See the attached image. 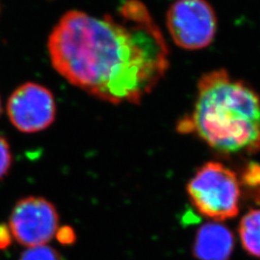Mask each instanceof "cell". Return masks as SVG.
<instances>
[{
  "instance_id": "7a4b0ae2",
  "label": "cell",
  "mask_w": 260,
  "mask_h": 260,
  "mask_svg": "<svg viewBox=\"0 0 260 260\" xmlns=\"http://www.w3.org/2000/svg\"><path fill=\"white\" fill-rule=\"evenodd\" d=\"M177 130L195 133L219 152H259L260 93L223 69L206 73L198 83L194 110Z\"/></svg>"
},
{
  "instance_id": "8992f818",
  "label": "cell",
  "mask_w": 260,
  "mask_h": 260,
  "mask_svg": "<svg viewBox=\"0 0 260 260\" xmlns=\"http://www.w3.org/2000/svg\"><path fill=\"white\" fill-rule=\"evenodd\" d=\"M7 113L12 124L23 133L46 129L55 121L56 103L47 88L28 82L11 94Z\"/></svg>"
},
{
  "instance_id": "52a82bcc",
  "label": "cell",
  "mask_w": 260,
  "mask_h": 260,
  "mask_svg": "<svg viewBox=\"0 0 260 260\" xmlns=\"http://www.w3.org/2000/svg\"><path fill=\"white\" fill-rule=\"evenodd\" d=\"M234 237L226 226L206 223L197 233L194 253L200 260H229L233 251Z\"/></svg>"
},
{
  "instance_id": "5b68a950",
  "label": "cell",
  "mask_w": 260,
  "mask_h": 260,
  "mask_svg": "<svg viewBox=\"0 0 260 260\" xmlns=\"http://www.w3.org/2000/svg\"><path fill=\"white\" fill-rule=\"evenodd\" d=\"M9 228L20 245L33 248L47 245L59 228L55 206L41 197H26L14 206L10 215Z\"/></svg>"
},
{
  "instance_id": "9c48e42d",
  "label": "cell",
  "mask_w": 260,
  "mask_h": 260,
  "mask_svg": "<svg viewBox=\"0 0 260 260\" xmlns=\"http://www.w3.org/2000/svg\"><path fill=\"white\" fill-rule=\"evenodd\" d=\"M242 183L248 195L260 205V164L250 163L242 176Z\"/></svg>"
},
{
  "instance_id": "4fadbf2b",
  "label": "cell",
  "mask_w": 260,
  "mask_h": 260,
  "mask_svg": "<svg viewBox=\"0 0 260 260\" xmlns=\"http://www.w3.org/2000/svg\"><path fill=\"white\" fill-rule=\"evenodd\" d=\"M13 238L9 225L0 223V250H5L10 247Z\"/></svg>"
},
{
  "instance_id": "30bf717a",
  "label": "cell",
  "mask_w": 260,
  "mask_h": 260,
  "mask_svg": "<svg viewBox=\"0 0 260 260\" xmlns=\"http://www.w3.org/2000/svg\"><path fill=\"white\" fill-rule=\"evenodd\" d=\"M19 260H63L61 254L47 245L27 248L20 255Z\"/></svg>"
},
{
  "instance_id": "3957f363",
  "label": "cell",
  "mask_w": 260,
  "mask_h": 260,
  "mask_svg": "<svg viewBox=\"0 0 260 260\" xmlns=\"http://www.w3.org/2000/svg\"><path fill=\"white\" fill-rule=\"evenodd\" d=\"M196 209L215 221H225L239 213L240 183L236 174L219 162L205 163L187 184Z\"/></svg>"
},
{
  "instance_id": "277c9868",
  "label": "cell",
  "mask_w": 260,
  "mask_h": 260,
  "mask_svg": "<svg viewBox=\"0 0 260 260\" xmlns=\"http://www.w3.org/2000/svg\"><path fill=\"white\" fill-rule=\"evenodd\" d=\"M167 28L177 47L199 50L208 47L217 33V16L207 0H177L167 12Z\"/></svg>"
},
{
  "instance_id": "5bb4252c",
  "label": "cell",
  "mask_w": 260,
  "mask_h": 260,
  "mask_svg": "<svg viewBox=\"0 0 260 260\" xmlns=\"http://www.w3.org/2000/svg\"><path fill=\"white\" fill-rule=\"evenodd\" d=\"M2 114V105H1V100H0V115Z\"/></svg>"
},
{
  "instance_id": "7c38bea8",
  "label": "cell",
  "mask_w": 260,
  "mask_h": 260,
  "mask_svg": "<svg viewBox=\"0 0 260 260\" xmlns=\"http://www.w3.org/2000/svg\"><path fill=\"white\" fill-rule=\"evenodd\" d=\"M56 239L59 243L63 245H72L76 240V235L73 228L65 225L62 228H58L55 234Z\"/></svg>"
},
{
  "instance_id": "6da1fadb",
  "label": "cell",
  "mask_w": 260,
  "mask_h": 260,
  "mask_svg": "<svg viewBox=\"0 0 260 260\" xmlns=\"http://www.w3.org/2000/svg\"><path fill=\"white\" fill-rule=\"evenodd\" d=\"M48 52L70 83L114 104L141 103L169 69L162 32L138 0H126L115 16L66 13L49 35Z\"/></svg>"
},
{
  "instance_id": "8fae6325",
  "label": "cell",
  "mask_w": 260,
  "mask_h": 260,
  "mask_svg": "<svg viewBox=\"0 0 260 260\" xmlns=\"http://www.w3.org/2000/svg\"><path fill=\"white\" fill-rule=\"evenodd\" d=\"M13 165V154L7 139L0 134V181H2Z\"/></svg>"
},
{
  "instance_id": "ba28073f",
  "label": "cell",
  "mask_w": 260,
  "mask_h": 260,
  "mask_svg": "<svg viewBox=\"0 0 260 260\" xmlns=\"http://www.w3.org/2000/svg\"><path fill=\"white\" fill-rule=\"evenodd\" d=\"M239 236L244 250L260 258V209H251L242 218Z\"/></svg>"
}]
</instances>
